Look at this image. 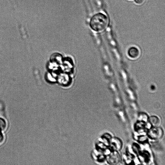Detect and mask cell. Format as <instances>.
<instances>
[{"label":"cell","mask_w":165,"mask_h":165,"mask_svg":"<svg viewBox=\"0 0 165 165\" xmlns=\"http://www.w3.org/2000/svg\"><path fill=\"white\" fill-rule=\"evenodd\" d=\"M163 130L158 127H153L148 132V136L154 139H160L162 137Z\"/></svg>","instance_id":"obj_2"},{"label":"cell","mask_w":165,"mask_h":165,"mask_svg":"<svg viewBox=\"0 0 165 165\" xmlns=\"http://www.w3.org/2000/svg\"><path fill=\"white\" fill-rule=\"evenodd\" d=\"M4 137L1 131H0V144H2L4 141Z\"/></svg>","instance_id":"obj_6"},{"label":"cell","mask_w":165,"mask_h":165,"mask_svg":"<svg viewBox=\"0 0 165 165\" xmlns=\"http://www.w3.org/2000/svg\"><path fill=\"white\" fill-rule=\"evenodd\" d=\"M128 54L131 58L136 59L139 57L140 52L138 49L135 47H132L128 50Z\"/></svg>","instance_id":"obj_3"},{"label":"cell","mask_w":165,"mask_h":165,"mask_svg":"<svg viewBox=\"0 0 165 165\" xmlns=\"http://www.w3.org/2000/svg\"><path fill=\"white\" fill-rule=\"evenodd\" d=\"M149 121L153 127H158L160 125V120L156 116H151L149 118Z\"/></svg>","instance_id":"obj_4"},{"label":"cell","mask_w":165,"mask_h":165,"mask_svg":"<svg viewBox=\"0 0 165 165\" xmlns=\"http://www.w3.org/2000/svg\"><path fill=\"white\" fill-rule=\"evenodd\" d=\"M145 1V0H134V2L137 4L141 5L143 4Z\"/></svg>","instance_id":"obj_7"},{"label":"cell","mask_w":165,"mask_h":165,"mask_svg":"<svg viewBox=\"0 0 165 165\" xmlns=\"http://www.w3.org/2000/svg\"><path fill=\"white\" fill-rule=\"evenodd\" d=\"M7 126V123L6 121L2 118H0V131L4 130Z\"/></svg>","instance_id":"obj_5"},{"label":"cell","mask_w":165,"mask_h":165,"mask_svg":"<svg viewBox=\"0 0 165 165\" xmlns=\"http://www.w3.org/2000/svg\"><path fill=\"white\" fill-rule=\"evenodd\" d=\"M108 22L107 16L103 13H99L92 17L90 22V26L94 31H101L108 27Z\"/></svg>","instance_id":"obj_1"}]
</instances>
